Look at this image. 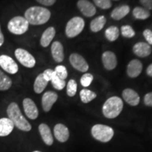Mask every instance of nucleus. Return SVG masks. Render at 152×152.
<instances>
[{
	"label": "nucleus",
	"mask_w": 152,
	"mask_h": 152,
	"mask_svg": "<svg viewBox=\"0 0 152 152\" xmlns=\"http://www.w3.org/2000/svg\"><path fill=\"white\" fill-rule=\"evenodd\" d=\"M9 118L12 121L14 126L20 130L29 132L31 130L32 126L21 113L20 108L16 102H11L7 110Z\"/></svg>",
	"instance_id": "1"
},
{
	"label": "nucleus",
	"mask_w": 152,
	"mask_h": 152,
	"mask_svg": "<svg viewBox=\"0 0 152 152\" xmlns=\"http://www.w3.org/2000/svg\"><path fill=\"white\" fill-rule=\"evenodd\" d=\"M51 17V12L49 9L41 7H32L25 12V18L29 24L39 26L48 22Z\"/></svg>",
	"instance_id": "2"
},
{
	"label": "nucleus",
	"mask_w": 152,
	"mask_h": 152,
	"mask_svg": "<svg viewBox=\"0 0 152 152\" xmlns=\"http://www.w3.org/2000/svg\"><path fill=\"white\" fill-rule=\"evenodd\" d=\"M123 108V102L118 96H111L106 101L102 107V113L107 118L118 116Z\"/></svg>",
	"instance_id": "3"
},
{
	"label": "nucleus",
	"mask_w": 152,
	"mask_h": 152,
	"mask_svg": "<svg viewBox=\"0 0 152 152\" xmlns=\"http://www.w3.org/2000/svg\"><path fill=\"white\" fill-rule=\"evenodd\" d=\"M93 137L102 142H108L113 138L114 131L112 128L105 125L96 124L91 130Z\"/></svg>",
	"instance_id": "4"
},
{
	"label": "nucleus",
	"mask_w": 152,
	"mask_h": 152,
	"mask_svg": "<svg viewBox=\"0 0 152 152\" xmlns=\"http://www.w3.org/2000/svg\"><path fill=\"white\" fill-rule=\"evenodd\" d=\"M9 31L14 35H23L28 31L29 28V23L23 16H15L8 23Z\"/></svg>",
	"instance_id": "5"
},
{
	"label": "nucleus",
	"mask_w": 152,
	"mask_h": 152,
	"mask_svg": "<svg viewBox=\"0 0 152 152\" xmlns=\"http://www.w3.org/2000/svg\"><path fill=\"white\" fill-rule=\"evenodd\" d=\"M84 27V19L79 16L73 17L66 24V35L69 38L75 37L82 33Z\"/></svg>",
	"instance_id": "6"
},
{
	"label": "nucleus",
	"mask_w": 152,
	"mask_h": 152,
	"mask_svg": "<svg viewBox=\"0 0 152 152\" xmlns=\"http://www.w3.org/2000/svg\"><path fill=\"white\" fill-rule=\"evenodd\" d=\"M14 54L17 60L25 67L31 68L35 66V58L26 49L22 48L16 49Z\"/></svg>",
	"instance_id": "7"
},
{
	"label": "nucleus",
	"mask_w": 152,
	"mask_h": 152,
	"mask_svg": "<svg viewBox=\"0 0 152 152\" xmlns=\"http://www.w3.org/2000/svg\"><path fill=\"white\" fill-rule=\"evenodd\" d=\"M0 66L7 73L16 74L18 71V66L16 62L11 57L3 54L0 56Z\"/></svg>",
	"instance_id": "8"
},
{
	"label": "nucleus",
	"mask_w": 152,
	"mask_h": 152,
	"mask_svg": "<svg viewBox=\"0 0 152 152\" xmlns=\"http://www.w3.org/2000/svg\"><path fill=\"white\" fill-rule=\"evenodd\" d=\"M69 60L71 66L77 71L80 72H86L88 71V64L80 54L73 53L70 56Z\"/></svg>",
	"instance_id": "9"
},
{
	"label": "nucleus",
	"mask_w": 152,
	"mask_h": 152,
	"mask_svg": "<svg viewBox=\"0 0 152 152\" xmlns=\"http://www.w3.org/2000/svg\"><path fill=\"white\" fill-rule=\"evenodd\" d=\"M25 113L31 120H35L39 115V111L35 102L31 99L26 98L23 101Z\"/></svg>",
	"instance_id": "10"
},
{
	"label": "nucleus",
	"mask_w": 152,
	"mask_h": 152,
	"mask_svg": "<svg viewBox=\"0 0 152 152\" xmlns=\"http://www.w3.org/2000/svg\"><path fill=\"white\" fill-rule=\"evenodd\" d=\"M58 99V94L52 91H48L43 94L42 98V106L45 112H49Z\"/></svg>",
	"instance_id": "11"
},
{
	"label": "nucleus",
	"mask_w": 152,
	"mask_h": 152,
	"mask_svg": "<svg viewBox=\"0 0 152 152\" xmlns=\"http://www.w3.org/2000/svg\"><path fill=\"white\" fill-rule=\"evenodd\" d=\"M77 6L80 12L85 16L92 17L96 12V7L88 0H79L77 3Z\"/></svg>",
	"instance_id": "12"
},
{
	"label": "nucleus",
	"mask_w": 152,
	"mask_h": 152,
	"mask_svg": "<svg viewBox=\"0 0 152 152\" xmlns=\"http://www.w3.org/2000/svg\"><path fill=\"white\" fill-rule=\"evenodd\" d=\"M102 63L104 68L108 71H111L117 66V58L113 52L106 51L102 54Z\"/></svg>",
	"instance_id": "13"
},
{
	"label": "nucleus",
	"mask_w": 152,
	"mask_h": 152,
	"mask_svg": "<svg viewBox=\"0 0 152 152\" xmlns=\"http://www.w3.org/2000/svg\"><path fill=\"white\" fill-rule=\"evenodd\" d=\"M54 133L55 137L58 142H66L70 136L69 130L67 127L61 123H58L54 126Z\"/></svg>",
	"instance_id": "14"
},
{
	"label": "nucleus",
	"mask_w": 152,
	"mask_h": 152,
	"mask_svg": "<svg viewBox=\"0 0 152 152\" xmlns=\"http://www.w3.org/2000/svg\"><path fill=\"white\" fill-rule=\"evenodd\" d=\"M132 51L134 54L137 56L144 58L151 54V48L148 43L141 42L136 43L133 46Z\"/></svg>",
	"instance_id": "15"
},
{
	"label": "nucleus",
	"mask_w": 152,
	"mask_h": 152,
	"mask_svg": "<svg viewBox=\"0 0 152 152\" xmlns=\"http://www.w3.org/2000/svg\"><path fill=\"white\" fill-rule=\"evenodd\" d=\"M142 64L140 61L133 59L128 64L127 68V73L128 76L132 78L138 77L142 71Z\"/></svg>",
	"instance_id": "16"
},
{
	"label": "nucleus",
	"mask_w": 152,
	"mask_h": 152,
	"mask_svg": "<svg viewBox=\"0 0 152 152\" xmlns=\"http://www.w3.org/2000/svg\"><path fill=\"white\" fill-rule=\"evenodd\" d=\"M123 97L125 102L128 104L135 106H137L140 102V97L139 94L135 91L132 90V89L127 88L123 90Z\"/></svg>",
	"instance_id": "17"
},
{
	"label": "nucleus",
	"mask_w": 152,
	"mask_h": 152,
	"mask_svg": "<svg viewBox=\"0 0 152 152\" xmlns=\"http://www.w3.org/2000/svg\"><path fill=\"white\" fill-rule=\"evenodd\" d=\"M52 57L54 60L57 63L62 62L64 59V47L60 42H54L51 47Z\"/></svg>",
	"instance_id": "18"
},
{
	"label": "nucleus",
	"mask_w": 152,
	"mask_h": 152,
	"mask_svg": "<svg viewBox=\"0 0 152 152\" xmlns=\"http://www.w3.org/2000/svg\"><path fill=\"white\" fill-rule=\"evenodd\" d=\"M39 132L42 138L43 142L47 145L52 146L54 143V139L49 127L45 123H42L39 125Z\"/></svg>",
	"instance_id": "19"
},
{
	"label": "nucleus",
	"mask_w": 152,
	"mask_h": 152,
	"mask_svg": "<svg viewBox=\"0 0 152 152\" xmlns=\"http://www.w3.org/2000/svg\"><path fill=\"white\" fill-rule=\"evenodd\" d=\"M14 125L9 118H0V137L8 136L14 130Z\"/></svg>",
	"instance_id": "20"
},
{
	"label": "nucleus",
	"mask_w": 152,
	"mask_h": 152,
	"mask_svg": "<svg viewBox=\"0 0 152 152\" xmlns=\"http://www.w3.org/2000/svg\"><path fill=\"white\" fill-rule=\"evenodd\" d=\"M56 35V30L54 27H49L42 33L40 38V45L43 47H47Z\"/></svg>",
	"instance_id": "21"
},
{
	"label": "nucleus",
	"mask_w": 152,
	"mask_h": 152,
	"mask_svg": "<svg viewBox=\"0 0 152 152\" xmlns=\"http://www.w3.org/2000/svg\"><path fill=\"white\" fill-rule=\"evenodd\" d=\"M130 7L128 5H122L120 6V7H116L115 9H114L112 11L111 16V18L114 19V20H121L124 18L130 13Z\"/></svg>",
	"instance_id": "22"
},
{
	"label": "nucleus",
	"mask_w": 152,
	"mask_h": 152,
	"mask_svg": "<svg viewBox=\"0 0 152 152\" xmlns=\"http://www.w3.org/2000/svg\"><path fill=\"white\" fill-rule=\"evenodd\" d=\"M106 23L105 16H100L97 18L93 19L90 23V30L94 33H97L103 29Z\"/></svg>",
	"instance_id": "23"
},
{
	"label": "nucleus",
	"mask_w": 152,
	"mask_h": 152,
	"mask_svg": "<svg viewBox=\"0 0 152 152\" xmlns=\"http://www.w3.org/2000/svg\"><path fill=\"white\" fill-rule=\"evenodd\" d=\"M48 81H47L44 78L42 73L39 74L37 75V77H36L35 83H34V91L37 94H40L44 91L46 87L48 85Z\"/></svg>",
	"instance_id": "24"
},
{
	"label": "nucleus",
	"mask_w": 152,
	"mask_h": 152,
	"mask_svg": "<svg viewBox=\"0 0 152 152\" xmlns=\"http://www.w3.org/2000/svg\"><path fill=\"white\" fill-rule=\"evenodd\" d=\"M132 14L133 16L138 20H145L149 18L151 15L149 10L140 7H137L133 9Z\"/></svg>",
	"instance_id": "25"
},
{
	"label": "nucleus",
	"mask_w": 152,
	"mask_h": 152,
	"mask_svg": "<svg viewBox=\"0 0 152 152\" xmlns=\"http://www.w3.org/2000/svg\"><path fill=\"white\" fill-rule=\"evenodd\" d=\"M12 85V80L8 75H7L0 70V91L8 90Z\"/></svg>",
	"instance_id": "26"
},
{
	"label": "nucleus",
	"mask_w": 152,
	"mask_h": 152,
	"mask_svg": "<svg viewBox=\"0 0 152 152\" xmlns=\"http://www.w3.org/2000/svg\"><path fill=\"white\" fill-rule=\"evenodd\" d=\"M80 97L83 103L87 104L96 97V94L87 89H83L80 92Z\"/></svg>",
	"instance_id": "27"
},
{
	"label": "nucleus",
	"mask_w": 152,
	"mask_h": 152,
	"mask_svg": "<svg viewBox=\"0 0 152 152\" xmlns=\"http://www.w3.org/2000/svg\"><path fill=\"white\" fill-rule=\"evenodd\" d=\"M119 29L116 26H111V27L108 28L105 31L106 39L110 42H114L119 37Z\"/></svg>",
	"instance_id": "28"
},
{
	"label": "nucleus",
	"mask_w": 152,
	"mask_h": 152,
	"mask_svg": "<svg viewBox=\"0 0 152 152\" xmlns=\"http://www.w3.org/2000/svg\"><path fill=\"white\" fill-rule=\"evenodd\" d=\"M77 85L75 80H70L67 84V89H66L68 96H71V97L75 96L76 92H77Z\"/></svg>",
	"instance_id": "29"
},
{
	"label": "nucleus",
	"mask_w": 152,
	"mask_h": 152,
	"mask_svg": "<svg viewBox=\"0 0 152 152\" xmlns=\"http://www.w3.org/2000/svg\"><path fill=\"white\" fill-rule=\"evenodd\" d=\"M52 85L56 90H61L66 86V81L65 80H62L59 78L58 76L55 75L52 79Z\"/></svg>",
	"instance_id": "30"
},
{
	"label": "nucleus",
	"mask_w": 152,
	"mask_h": 152,
	"mask_svg": "<svg viewBox=\"0 0 152 152\" xmlns=\"http://www.w3.org/2000/svg\"><path fill=\"white\" fill-rule=\"evenodd\" d=\"M121 34L124 37L126 38H132L135 35V32L133 30V28L130 26L126 25V26H123L121 27Z\"/></svg>",
	"instance_id": "31"
},
{
	"label": "nucleus",
	"mask_w": 152,
	"mask_h": 152,
	"mask_svg": "<svg viewBox=\"0 0 152 152\" xmlns=\"http://www.w3.org/2000/svg\"><path fill=\"white\" fill-rule=\"evenodd\" d=\"M56 75L62 80H65L68 77V71L66 68L63 65H58L55 68L54 70Z\"/></svg>",
	"instance_id": "32"
},
{
	"label": "nucleus",
	"mask_w": 152,
	"mask_h": 152,
	"mask_svg": "<svg viewBox=\"0 0 152 152\" xmlns=\"http://www.w3.org/2000/svg\"><path fill=\"white\" fill-rule=\"evenodd\" d=\"M93 78H94V77L91 73H85L80 78L81 85L85 87H89L92 83Z\"/></svg>",
	"instance_id": "33"
},
{
	"label": "nucleus",
	"mask_w": 152,
	"mask_h": 152,
	"mask_svg": "<svg viewBox=\"0 0 152 152\" xmlns=\"http://www.w3.org/2000/svg\"><path fill=\"white\" fill-rule=\"evenodd\" d=\"M93 1L99 8L102 9H109L112 6L111 0H93Z\"/></svg>",
	"instance_id": "34"
},
{
	"label": "nucleus",
	"mask_w": 152,
	"mask_h": 152,
	"mask_svg": "<svg viewBox=\"0 0 152 152\" xmlns=\"http://www.w3.org/2000/svg\"><path fill=\"white\" fill-rule=\"evenodd\" d=\"M44 78L47 81H51L53 77L56 75V73H55L54 71H53L52 69H47L45 70V71L42 73Z\"/></svg>",
	"instance_id": "35"
},
{
	"label": "nucleus",
	"mask_w": 152,
	"mask_h": 152,
	"mask_svg": "<svg viewBox=\"0 0 152 152\" xmlns=\"http://www.w3.org/2000/svg\"><path fill=\"white\" fill-rule=\"evenodd\" d=\"M143 35L148 44L152 45V31L149 29H146L144 30Z\"/></svg>",
	"instance_id": "36"
},
{
	"label": "nucleus",
	"mask_w": 152,
	"mask_h": 152,
	"mask_svg": "<svg viewBox=\"0 0 152 152\" xmlns=\"http://www.w3.org/2000/svg\"><path fill=\"white\" fill-rule=\"evenodd\" d=\"M140 2L144 9L152 10V0H140Z\"/></svg>",
	"instance_id": "37"
},
{
	"label": "nucleus",
	"mask_w": 152,
	"mask_h": 152,
	"mask_svg": "<svg viewBox=\"0 0 152 152\" xmlns=\"http://www.w3.org/2000/svg\"><path fill=\"white\" fill-rule=\"evenodd\" d=\"M144 102L146 106H151L152 107V92L147 93V94L144 96Z\"/></svg>",
	"instance_id": "38"
},
{
	"label": "nucleus",
	"mask_w": 152,
	"mask_h": 152,
	"mask_svg": "<svg viewBox=\"0 0 152 152\" xmlns=\"http://www.w3.org/2000/svg\"><path fill=\"white\" fill-rule=\"evenodd\" d=\"M36 1L39 4H41L49 7V6L54 5L56 1V0H36Z\"/></svg>",
	"instance_id": "39"
},
{
	"label": "nucleus",
	"mask_w": 152,
	"mask_h": 152,
	"mask_svg": "<svg viewBox=\"0 0 152 152\" xmlns=\"http://www.w3.org/2000/svg\"><path fill=\"white\" fill-rule=\"evenodd\" d=\"M4 42V36L2 32H1V26H0V47L2 46Z\"/></svg>",
	"instance_id": "40"
},
{
	"label": "nucleus",
	"mask_w": 152,
	"mask_h": 152,
	"mask_svg": "<svg viewBox=\"0 0 152 152\" xmlns=\"http://www.w3.org/2000/svg\"><path fill=\"white\" fill-rule=\"evenodd\" d=\"M147 74L150 77H152V64L148 66L147 68Z\"/></svg>",
	"instance_id": "41"
},
{
	"label": "nucleus",
	"mask_w": 152,
	"mask_h": 152,
	"mask_svg": "<svg viewBox=\"0 0 152 152\" xmlns=\"http://www.w3.org/2000/svg\"><path fill=\"white\" fill-rule=\"evenodd\" d=\"M33 152H41V151H33Z\"/></svg>",
	"instance_id": "42"
}]
</instances>
